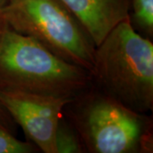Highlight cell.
I'll return each mask as SVG.
<instances>
[{
    "mask_svg": "<svg viewBox=\"0 0 153 153\" xmlns=\"http://www.w3.org/2000/svg\"><path fill=\"white\" fill-rule=\"evenodd\" d=\"M7 25V24H6ZM91 75L6 26L0 36V88L73 100Z\"/></svg>",
    "mask_w": 153,
    "mask_h": 153,
    "instance_id": "cell-2",
    "label": "cell"
},
{
    "mask_svg": "<svg viewBox=\"0 0 153 153\" xmlns=\"http://www.w3.org/2000/svg\"><path fill=\"white\" fill-rule=\"evenodd\" d=\"M9 2V0H0V13L2 10L4 8V6L7 4V3Z\"/></svg>",
    "mask_w": 153,
    "mask_h": 153,
    "instance_id": "cell-12",
    "label": "cell"
},
{
    "mask_svg": "<svg viewBox=\"0 0 153 153\" xmlns=\"http://www.w3.org/2000/svg\"><path fill=\"white\" fill-rule=\"evenodd\" d=\"M6 22L4 20V18L2 17V16L0 15V36H1V34L2 33L4 32V28L6 27Z\"/></svg>",
    "mask_w": 153,
    "mask_h": 153,
    "instance_id": "cell-11",
    "label": "cell"
},
{
    "mask_svg": "<svg viewBox=\"0 0 153 153\" xmlns=\"http://www.w3.org/2000/svg\"><path fill=\"white\" fill-rule=\"evenodd\" d=\"M130 20L117 24L95 47L91 76L103 92L145 114L153 107V44Z\"/></svg>",
    "mask_w": 153,
    "mask_h": 153,
    "instance_id": "cell-1",
    "label": "cell"
},
{
    "mask_svg": "<svg viewBox=\"0 0 153 153\" xmlns=\"http://www.w3.org/2000/svg\"><path fill=\"white\" fill-rule=\"evenodd\" d=\"M136 26L148 35L153 34V0H128Z\"/></svg>",
    "mask_w": 153,
    "mask_h": 153,
    "instance_id": "cell-8",
    "label": "cell"
},
{
    "mask_svg": "<svg viewBox=\"0 0 153 153\" xmlns=\"http://www.w3.org/2000/svg\"><path fill=\"white\" fill-rule=\"evenodd\" d=\"M0 129L6 130L14 134L15 123L4 106L0 104Z\"/></svg>",
    "mask_w": 153,
    "mask_h": 153,
    "instance_id": "cell-10",
    "label": "cell"
},
{
    "mask_svg": "<svg viewBox=\"0 0 153 153\" xmlns=\"http://www.w3.org/2000/svg\"><path fill=\"white\" fill-rule=\"evenodd\" d=\"M0 15L12 30L92 75L95 45L60 0H9Z\"/></svg>",
    "mask_w": 153,
    "mask_h": 153,
    "instance_id": "cell-4",
    "label": "cell"
},
{
    "mask_svg": "<svg viewBox=\"0 0 153 153\" xmlns=\"http://www.w3.org/2000/svg\"><path fill=\"white\" fill-rule=\"evenodd\" d=\"M70 117L93 153L142 152L152 146V123L105 92L86 89L71 102Z\"/></svg>",
    "mask_w": 153,
    "mask_h": 153,
    "instance_id": "cell-3",
    "label": "cell"
},
{
    "mask_svg": "<svg viewBox=\"0 0 153 153\" xmlns=\"http://www.w3.org/2000/svg\"><path fill=\"white\" fill-rule=\"evenodd\" d=\"M35 145L20 140L14 134L0 129V153H31Z\"/></svg>",
    "mask_w": 153,
    "mask_h": 153,
    "instance_id": "cell-9",
    "label": "cell"
},
{
    "mask_svg": "<svg viewBox=\"0 0 153 153\" xmlns=\"http://www.w3.org/2000/svg\"><path fill=\"white\" fill-rule=\"evenodd\" d=\"M71 100L0 88V104L36 147L45 153H56V128Z\"/></svg>",
    "mask_w": 153,
    "mask_h": 153,
    "instance_id": "cell-5",
    "label": "cell"
},
{
    "mask_svg": "<svg viewBox=\"0 0 153 153\" xmlns=\"http://www.w3.org/2000/svg\"><path fill=\"white\" fill-rule=\"evenodd\" d=\"M96 46L123 21L130 19L128 0H60Z\"/></svg>",
    "mask_w": 153,
    "mask_h": 153,
    "instance_id": "cell-6",
    "label": "cell"
},
{
    "mask_svg": "<svg viewBox=\"0 0 153 153\" xmlns=\"http://www.w3.org/2000/svg\"><path fill=\"white\" fill-rule=\"evenodd\" d=\"M56 153H81L83 152V145L78 133L71 124L63 117L59 122L55 137Z\"/></svg>",
    "mask_w": 153,
    "mask_h": 153,
    "instance_id": "cell-7",
    "label": "cell"
}]
</instances>
